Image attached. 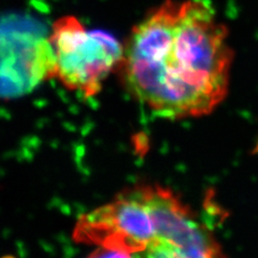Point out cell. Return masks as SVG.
<instances>
[{
  "label": "cell",
  "mask_w": 258,
  "mask_h": 258,
  "mask_svg": "<svg viewBox=\"0 0 258 258\" xmlns=\"http://www.w3.org/2000/svg\"><path fill=\"white\" fill-rule=\"evenodd\" d=\"M227 38L208 0H167L133 28L118 69L129 93L157 116L208 115L228 93Z\"/></svg>",
  "instance_id": "obj_1"
},
{
  "label": "cell",
  "mask_w": 258,
  "mask_h": 258,
  "mask_svg": "<svg viewBox=\"0 0 258 258\" xmlns=\"http://www.w3.org/2000/svg\"><path fill=\"white\" fill-rule=\"evenodd\" d=\"M50 41L57 63L56 78L85 97L101 91L103 81L118 69L124 54V45L112 35L88 31L75 16H63L53 24Z\"/></svg>",
  "instance_id": "obj_2"
},
{
  "label": "cell",
  "mask_w": 258,
  "mask_h": 258,
  "mask_svg": "<svg viewBox=\"0 0 258 258\" xmlns=\"http://www.w3.org/2000/svg\"><path fill=\"white\" fill-rule=\"evenodd\" d=\"M155 223L156 257H222V246L208 225L170 189L141 184Z\"/></svg>",
  "instance_id": "obj_4"
},
{
  "label": "cell",
  "mask_w": 258,
  "mask_h": 258,
  "mask_svg": "<svg viewBox=\"0 0 258 258\" xmlns=\"http://www.w3.org/2000/svg\"><path fill=\"white\" fill-rule=\"evenodd\" d=\"M57 76L55 52L43 24L25 14L0 18V98L25 96Z\"/></svg>",
  "instance_id": "obj_3"
}]
</instances>
